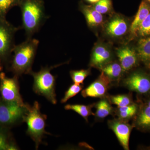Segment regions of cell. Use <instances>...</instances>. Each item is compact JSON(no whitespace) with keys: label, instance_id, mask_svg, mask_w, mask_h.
<instances>
[{"label":"cell","instance_id":"obj_1","mask_svg":"<svg viewBox=\"0 0 150 150\" xmlns=\"http://www.w3.org/2000/svg\"><path fill=\"white\" fill-rule=\"evenodd\" d=\"M19 6L21 10L22 28L27 38H32L47 18L44 2L43 0H21Z\"/></svg>","mask_w":150,"mask_h":150},{"label":"cell","instance_id":"obj_2","mask_svg":"<svg viewBox=\"0 0 150 150\" xmlns=\"http://www.w3.org/2000/svg\"><path fill=\"white\" fill-rule=\"evenodd\" d=\"M39 41L32 38H27L21 44L14 46L11 69L16 76L30 74L32 68Z\"/></svg>","mask_w":150,"mask_h":150},{"label":"cell","instance_id":"obj_3","mask_svg":"<svg viewBox=\"0 0 150 150\" xmlns=\"http://www.w3.org/2000/svg\"><path fill=\"white\" fill-rule=\"evenodd\" d=\"M47 115L42 113L40 105L37 101L32 106H28V110L23 118V122L27 125L26 134L34 142L36 149L43 143V139L46 134H50L45 130Z\"/></svg>","mask_w":150,"mask_h":150},{"label":"cell","instance_id":"obj_4","mask_svg":"<svg viewBox=\"0 0 150 150\" xmlns=\"http://www.w3.org/2000/svg\"><path fill=\"white\" fill-rule=\"evenodd\" d=\"M62 64L43 67L38 72H30L33 78V89L35 93L45 97L52 104L57 103L56 93V78L51 73V70Z\"/></svg>","mask_w":150,"mask_h":150},{"label":"cell","instance_id":"obj_5","mask_svg":"<svg viewBox=\"0 0 150 150\" xmlns=\"http://www.w3.org/2000/svg\"><path fill=\"white\" fill-rule=\"evenodd\" d=\"M29 104L21 105L0 98V126L7 127L23 122Z\"/></svg>","mask_w":150,"mask_h":150},{"label":"cell","instance_id":"obj_6","mask_svg":"<svg viewBox=\"0 0 150 150\" xmlns=\"http://www.w3.org/2000/svg\"><path fill=\"white\" fill-rule=\"evenodd\" d=\"M18 77L15 75L13 77L9 78L4 73H0V93L4 100L24 105L25 103L20 92Z\"/></svg>","mask_w":150,"mask_h":150},{"label":"cell","instance_id":"obj_7","mask_svg":"<svg viewBox=\"0 0 150 150\" xmlns=\"http://www.w3.org/2000/svg\"><path fill=\"white\" fill-rule=\"evenodd\" d=\"M18 29L10 24L5 19L0 18V59L6 60L12 51L14 47V35Z\"/></svg>","mask_w":150,"mask_h":150},{"label":"cell","instance_id":"obj_8","mask_svg":"<svg viewBox=\"0 0 150 150\" xmlns=\"http://www.w3.org/2000/svg\"><path fill=\"white\" fill-rule=\"evenodd\" d=\"M110 82V79L102 72L96 80L82 91V96L84 98L102 97L107 93Z\"/></svg>","mask_w":150,"mask_h":150},{"label":"cell","instance_id":"obj_9","mask_svg":"<svg viewBox=\"0 0 150 150\" xmlns=\"http://www.w3.org/2000/svg\"><path fill=\"white\" fill-rule=\"evenodd\" d=\"M124 83L130 90L138 93L145 94L150 91V78L143 73H133L126 78Z\"/></svg>","mask_w":150,"mask_h":150},{"label":"cell","instance_id":"obj_10","mask_svg":"<svg viewBox=\"0 0 150 150\" xmlns=\"http://www.w3.org/2000/svg\"><path fill=\"white\" fill-rule=\"evenodd\" d=\"M108 124L123 149L129 150V138L133 127L122 119L108 121Z\"/></svg>","mask_w":150,"mask_h":150},{"label":"cell","instance_id":"obj_11","mask_svg":"<svg viewBox=\"0 0 150 150\" xmlns=\"http://www.w3.org/2000/svg\"><path fill=\"white\" fill-rule=\"evenodd\" d=\"M129 29V24L126 19L117 15L110 19L105 26V31L111 37L119 38L124 36Z\"/></svg>","mask_w":150,"mask_h":150},{"label":"cell","instance_id":"obj_12","mask_svg":"<svg viewBox=\"0 0 150 150\" xmlns=\"http://www.w3.org/2000/svg\"><path fill=\"white\" fill-rule=\"evenodd\" d=\"M112 58L110 48L104 44H99L94 48L91 58L90 65L101 69L109 63Z\"/></svg>","mask_w":150,"mask_h":150},{"label":"cell","instance_id":"obj_13","mask_svg":"<svg viewBox=\"0 0 150 150\" xmlns=\"http://www.w3.org/2000/svg\"><path fill=\"white\" fill-rule=\"evenodd\" d=\"M117 55L123 71H128L137 64V53L129 46H123L118 49Z\"/></svg>","mask_w":150,"mask_h":150},{"label":"cell","instance_id":"obj_14","mask_svg":"<svg viewBox=\"0 0 150 150\" xmlns=\"http://www.w3.org/2000/svg\"><path fill=\"white\" fill-rule=\"evenodd\" d=\"M79 9L84 16L87 23L90 27H98L102 25L104 20L103 16L97 11L92 5H88L81 2Z\"/></svg>","mask_w":150,"mask_h":150},{"label":"cell","instance_id":"obj_15","mask_svg":"<svg viewBox=\"0 0 150 150\" xmlns=\"http://www.w3.org/2000/svg\"><path fill=\"white\" fill-rule=\"evenodd\" d=\"M150 12V2L142 0L136 16L130 27V31L132 35H137L142 22Z\"/></svg>","mask_w":150,"mask_h":150},{"label":"cell","instance_id":"obj_16","mask_svg":"<svg viewBox=\"0 0 150 150\" xmlns=\"http://www.w3.org/2000/svg\"><path fill=\"white\" fill-rule=\"evenodd\" d=\"M7 127L0 126V150L19 149L14 142Z\"/></svg>","mask_w":150,"mask_h":150},{"label":"cell","instance_id":"obj_17","mask_svg":"<svg viewBox=\"0 0 150 150\" xmlns=\"http://www.w3.org/2000/svg\"><path fill=\"white\" fill-rule=\"evenodd\" d=\"M138 57L146 64L150 63V36L139 41L137 48Z\"/></svg>","mask_w":150,"mask_h":150},{"label":"cell","instance_id":"obj_18","mask_svg":"<svg viewBox=\"0 0 150 150\" xmlns=\"http://www.w3.org/2000/svg\"><path fill=\"white\" fill-rule=\"evenodd\" d=\"M136 123L139 129L150 130V107L149 105L142 108L137 116Z\"/></svg>","mask_w":150,"mask_h":150},{"label":"cell","instance_id":"obj_19","mask_svg":"<svg viewBox=\"0 0 150 150\" xmlns=\"http://www.w3.org/2000/svg\"><path fill=\"white\" fill-rule=\"evenodd\" d=\"M102 72L110 80H116L123 71L121 65L117 63H108L101 68Z\"/></svg>","mask_w":150,"mask_h":150},{"label":"cell","instance_id":"obj_20","mask_svg":"<svg viewBox=\"0 0 150 150\" xmlns=\"http://www.w3.org/2000/svg\"><path fill=\"white\" fill-rule=\"evenodd\" d=\"M94 104L85 105L81 104H67L65 105V110H72L78 113L81 115L83 118L88 121V117L90 115H94L92 111V108L93 107Z\"/></svg>","mask_w":150,"mask_h":150},{"label":"cell","instance_id":"obj_21","mask_svg":"<svg viewBox=\"0 0 150 150\" xmlns=\"http://www.w3.org/2000/svg\"><path fill=\"white\" fill-rule=\"evenodd\" d=\"M97 118L103 119L111 114L112 108L110 103L105 99L100 100L96 105Z\"/></svg>","mask_w":150,"mask_h":150},{"label":"cell","instance_id":"obj_22","mask_svg":"<svg viewBox=\"0 0 150 150\" xmlns=\"http://www.w3.org/2000/svg\"><path fill=\"white\" fill-rule=\"evenodd\" d=\"M90 73V71L89 69L72 70L70 72V74L74 83L81 85L83 84L84 81Z\"/></svg>","mask_w":150,"mask_h":150},{"label":"cell","instance_id":"obj_23","mask_svg":"<svg viewBox=\"0 0 150 150\" xmlns=\"http://www.w3.org/2000/svg\"><path fill=\"white\" fill-rule=\"evenodd\" d=\"M21 0H0V18L5 19L6 14L12 8L19 5Z\"/></svg>","mask_w":150,"mask_h":150},{"label":"cell","instance_id":"obj_24","mask_svg":"<svg viewBox=\"0 0 150 150\" xmlns=\"http://www.w3.org/2000/svg\"><path fill=\"white\" fill-rule=\"evenodd\" d=\"M92 5L97 11L102 14L108 13L112 10V0H99Z\"/></svg>","mask_w":150,"mask_h":150},{"label":"cell","instance_id":"obj_25","mask_svg":"<svg viewBox=\"0 0 150 150\" xmlns=\"http://www.w3.org/2000/svg\"><path fill=\"white\" fill-rule=\"evenodd\" d=\"M110 102L118 107H124L132 104L131 98L128 95H118L110 98Z\"/></svg>","mask_w":150,"mask_h":150},{"label":"cell","instance_id":"obj_26","mask_svg":"<svg viewBox=\"0 0 150 150\" xmlns=\"http://www.w3.org/2000/svg\"><path fill=\"white\" fill-rule=\"evenodd\" d=\"M83 88V85H81L75 83L71 85L65 92L64 96L61 100V103H64L67 102L70 98L78 94L82 90Z\"/></svg>","mask_w":150,"mask_h":150},{"label":"cell","instance_id":"obj_27","mask_svg":"<svg viewBox=\"0 0 150 150\" xmlns=\"http://www.w3.org/2000/svg\"><path fill=\"white\" fill-rule=\"evenodd\" d=\"M138 33L139 35L143 37L150 35V12L142 22Z\"/></svg>","mask_w":150,"mask_h":150},{"label":"cell","instance_id":"obj_28","mask_svg":"<svg viewBox=\"0 0 150 150\" xmlns=\"http://www.w3.org/2000/svg\"><path fill=\"white\" fill-rule=\"evenodd\" d=\"M86 2L88 3V4H91V5H93L96 4L97 2L99 0H84Z\"/></svg>","mask_w":150,"mask_h":150},{"label":"cell","instance_id":"obj_29","mask_svg":"<svg viewBox=\"0 0 150 150\" xmlns=\"http://www.w3.org/2000/svg\"><path fill=\"white\" fill-rule=\"evenodd\" d=\"M3 69L1 63V60H0V71H2Z\"/></svg>","mask_w":150,"mask_h":150},{"label":"cell","instance_id":"obj_30","mask_svg":"<svg viewBox=\"0 0 150 150\" xmlns=\"http://www.w3.org/2000/svg\"><path fill=\"white\" fill-rule=\"evenodd\" d=\"M147 105H149V106L150 107V99L149 100V101H148Z\"/></svg>","mask_w":150,"mask_h":150},{"label":"cell","instance_id":"obj_31","mask_svg":"<svg viewBox=\"0 0 150 150\" xmlns=\"http://www.w3.org/2000/svg\"><path fill=\"white\" fill-rule=\"evenodd\" d=\"M146 1H148L150 2V0H146Z\"/></svg>","mask_w":150,"mask_h":150}]
</instances>
